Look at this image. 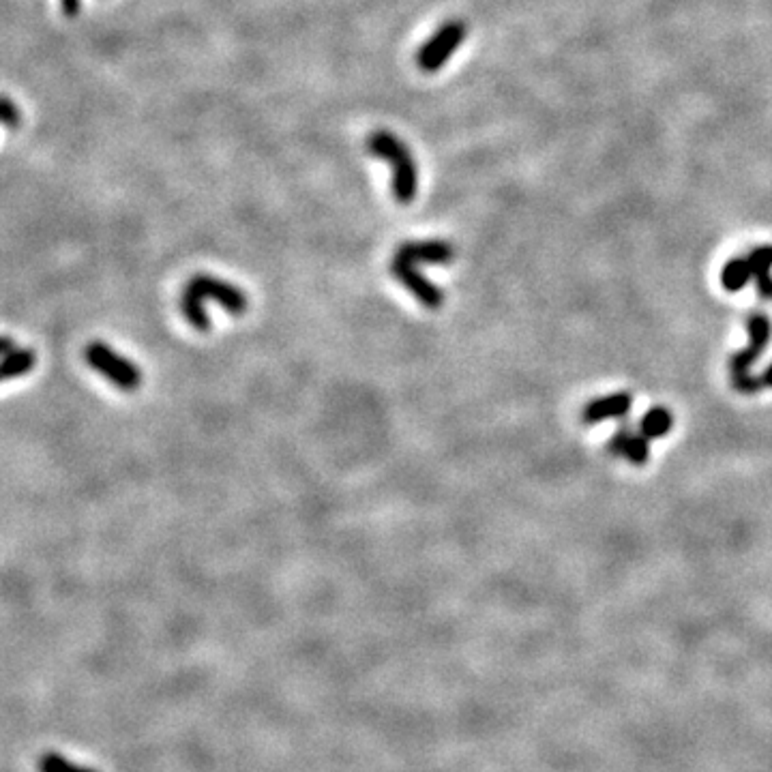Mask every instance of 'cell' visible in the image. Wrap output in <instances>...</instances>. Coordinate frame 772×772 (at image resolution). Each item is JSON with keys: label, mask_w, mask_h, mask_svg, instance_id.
<instances>
[{"label": "cell", "mask_w": 772, "mask_h": 772, "mask_svg": "<svg viewBox=\"0 0 772 772\" xmlns=\"http://www.w3.org/2000/svg\"><path fill=\"white\" fill-rule=\"evenodd\" d=\"M209 301L219 303L232 316H243L249 307L247 294L241 288L230 284V281L217 279L213 275H204V273L196 275L183 290L181 311H183V318L198 333L211 331V316L204 307Z\"/></svg>", "instance_id": "1"}, {"label": "cell", "mask_w": 772, "mask_h": 772, "mask_svg": "<svg viewBox=\"0 0 772 772\" xmlns=\"http://www.w3.org/2000/svg\"><path fill=\"white\" fill-rule=\"evenodd\" d=\"M367 151L371 157L386 161L393 170V198L399 204H410L417 198L419 189V168L410 148L399 140L395 133L378 129L371 131L367 138Z\"/></svg>", "instance_id": "2"}, {"label": "cell", "mask_w": 772, "mask_h": 772, "mask_svg": "<svg viewBox=\"0 0 772 772\" xmlns=\"http://www.w3.org/2000/svg\"><path fill=\"white\" fill-rule=\"evenodd\" d=\"M86 365L121 391H136L142 384V369L133 365L127 356L118 354L103 341H91L84 350Z\"/></svg>", "instance_id": "3"}, {"label": "cell", "mask_w": 772, "mask_h": 772, "mask_svg": "<svg viewBox=\"0 0 772 772\" xmlns=\"http://www.w3.org/2000/svg\"><path fill=\"white\" fill-rule=\"evenodd\" d=\"M468 33V26L462 20H449L447 24H442L438 31L429 37L419 54H417V65L425 73H436L444 65L451 61V56L455 50L462 46Z\"/></svg>", "instance_id": "4"}, {"label": "cell", "mask_w": 772, "mask_h": 772, "mask_svg": "<svg viewBox=\"0 0 772 772\" xmlns=\"http://www.w3.org/2000/svg\"><path fill=\"white\" fill-rule=\"evenodd\" d=\"M391 275L399 281V284L406 286L414 299H417L421 305H425L427 309H438L444 303V292L434 284V281L423 277L414 264L393 256Z\"/></svg>", "instance_id": "5"}, {"label": "cell", "mask_w": 772, "mask_h": 772, "mask_svg": "<svg viewBox=\"0 0 772 772\" xmlns=\"http://www.w3.org/2000/svg\"><path fill=\"white\" fill-rule=\"evenodd\" d=\"M747 331H749V346L732 356L730 361L732 374H749L751 365L757 363V359H760L762 352L768 346L772 324L764 314H753L747 322Z\"/></svg>", "instance_id": "6"}, {"label": "cell", "mask_w": 772, "mask_h": 772, "mask_svg": "<svg viewBox=\"0 0 772 772\" xmlns=\"http://www.w3.org/2000/svg\"><path fill=\"white\" fill-rule=\"evenodd\" d=\"M397 258L410 264H451L455 258V247L447 241H408L395 251Z\"/></svg>", "instance_id": "7"}, {"label": "cell", "mask_w": 772, "mask_h": 772, "mask_svg": "<svg viewBox=\"0 0 772 772\" xmlns=\"http://www.w3.org/2000/svg\"><path fill=\"white\" fill-rule=\"evenodd\" d=\"M631 404H633V399L629 393H614V395L595 399V402H590L584 408L582 421L586 425H595V423H601L607 419H622V417H627V412L631 410Z\"/></svg>", "instance_id": "8"}, {"label": "cell", "mask_w": 772, "mask_h": 772, "mask_svg": "<svg viewBox=\"0 0 772 772\" xmlns=\"http://www.w3.org/2000/svg\"><path fill=\"white\" fill-rule=\"evenodd\" d=\"M37 365V354L28 348H18L9 337H3V367L0 378L13 380L28 374Z\"/></svg>", "instance_id": "9"}, {"label": "cell", "mask_w": 772, "mask_h": 772, "mask_svg": "<svg viewBox=\"0 0 772 772\" xmlns=\"http://www.w3.org/2000/svg\"><path fill=\"white\" fill-rule=\"evenodd\" d=\"M762 299H772V245L755 247L747 256Z\"/></svg>", "instance_id": "10"}, {"label": "cell", "mask_w": 772, "mask_h": 772, "mask_svg": "<svg viewBox=\"0 0 772 772\" xmlns=\"http://www.w3.org/2000/svg\"><path fill=\"white\" fill-rule=\"evenodd\" d=\"M672 427H674V417H672V412L667 410V408H661V406L650 408V410L644 414V419H642V423H640L642 434H644L648 440H657V438L667 436V434L672 432Z\"/></svg>", "instance_id": "11"}, {"label": "cell", "mask_w": 772, "mask_h": 772, "mask_svg": "<svg viewBox=\"0 0 772 772\" xmlns=\"http://www.w3.org/2000/svg\"><path fill=\"white\" fill-rule=\"evenodd\" d=\"M753 277L751 264L747 258H732L725 264V269L721 273V284L727 292H738L749 284V279Z\"/></svg>", "instance_id": "12"}, {"label": "cell", "mask_w": 772, "mask_h": 772, "mask_svg": "<svg viewBox=\"0 0 772 772\" xmlns=\"http://www.w3.org/2000/svg\"><path fill=\"white\" fill-rule=\"evenodd\" d=\"M39 772H95V770L73 764L61 753H46L39 760Z\"/></svg>", "instance_id": "13"}, {"label": "cell", "mask_w": 772, "mask_h": 772, "mask_svg": "<svg viewBox=\"0 0 772 772\" xmlns=\"http://www.w3.org/2000/svg\"><path fill=\"white\" fill-rule=\"evenodd\" d=\"M625 457L629 459L631 464L635 466H644L648 462L650 457V447H648V438L644 434H633L629 444H627V451H625Z\"/></svg>", "instance_id": "14"}, {"label": "cell", "mask_w": 772, "mask_h": 772, "mask_svg": "<svg viewBox=\"0 0 772 772\" xmlns=\"http://www.w3.org/2000/svg\"><path fill=\"white\" fill-rule=\"evenodd\" d=\"M732 386L742 395H755L762 389H766L762 376H751V374H732Z\"/></svg>", "instance_id": "15"}, {"label": "cell", "mask_w": 772, "mask_h": 772, "mask_svg": "<svg viewBox=\"0 0 772 772\" xmlns=\"http://www.w3.org/2000/svg\"><path fill=\"white\" fill-rule=\"evenodd\" d=\"M631 432H629V427H622V429H618V432L612 436V440H610V444H607V451H610L612 455H622V457H625V451H627V444H629V440H631Z\"/></svg>", "instance_id": "16"}, {"label": "cell", "mask_w": 772, "mask_h": 772, "mask_svg": "<svg viewBox=\"0 0 772 772\" xmlns=\"http://www.w3.org/2000/svg\"><path fill=\"white\" fill-rule=\"evenodd\" d=\"M20 118H22V114H20L16 103H13L9 97H5L3 99V123H5V127H9V129L18 127Z\"/></svg>", "instance_id": "17"}, {"label": "cell", "mask_w": 772, "mask_h": 772, "mask_svg": "<svg viewBox=\"0 0 772 772\" xmlns=\"http://www.w3.org/2000/svg\"><path fill=\"white\" fill-rule=\"evenodd\" d=\"M61 7H63V13L69 18L78 16L80 9H82V0H61Z\"/></svg>", "instance_id": "18"}, {"label": "cell", "mask_w": 772, "mask_h": 772, "mask_svg": "<svg viewBox=\"0 0 772 772\" xmlns=\"http://www.w3.org/2000/svg\"><path fill=\"white\" fill-rule=\"evenodd\" d=\"M762 382H764V386H768V389H772V363L766 367V371L762 374Z\"/></svg>", "instance_id": "19"}]
</instances>
